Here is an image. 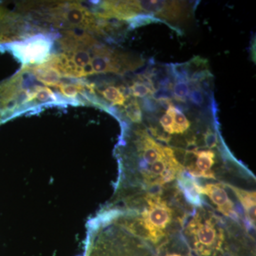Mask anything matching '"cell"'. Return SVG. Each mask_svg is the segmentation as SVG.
Returning a JSON list of instances; mask_svg holds the SVG:
<instances>
[{
    "label": "cell",
    "instance_id": "1",
    "mask_svg": "<svg viewBox=\"0 0 256 256\" xmlns=\"http://www.w3.org/2000/svg\"><path fill=\"white\" fill-rule=\"evenodd\" d=\"M202 201L180 183L168 188L114 192L102 210L154 250L181 234L195 205Z\"/></svg>",
    "mask_w": 256,
    "mask_h": 256
},
{
    "label": "cell",
    "instance_id": "2",
    "mask_svg": "<svg viewBox=\"0 0 256 256\" xmlns=\"http://www.w3.org/2000/svg\"><path fill=\"white\" fill-rule=\"evenodd\" d=\"M118 148L119 178L114 192L150 190L178 184L186 172L172 148L138 128Z\"/></svg>",
    "mask_w": 256,
    "mask_h": 256
},
{
    "label": "cell",
    "instance_id": "3",
    "mask_svg": "<svg viewBox=\"0 0 256 256\" xmlns=\"http://www.w3.org/2000/svg\"><path fill=\"white\" fill-rule=\"evenodd\" d=\"M236 222L226 220L210 204L195 205L181 234L196 256H220L228 246Z\"/></svg>",
    "mask_w": 256,
    "mask_h": 256
},
{
    "label": "cell",
    "instance_id": "4",
    "mask_svg": "<svg viewBox=\"0 0 256 256\" xmlns=\"http://www.w3.org/2000/svg\"><path fill=\"white\" fill-rule=\"evenodd\" d=\"M16 10L30 21L42 22L64 31H82L102 34L110 28L106 20L84 6L82 2L18 3Z\"/></svg>",
    "mask_w": 256,
    "mask_h": 256
},
{
    "label": "cell",
    "instance_id": "5",
    "mask_svg": "<svg viewBox=\"0 0 256 256\" xmlns=\"http://www.w3.org/2000/svg\"><path fill=\"white\" fill-rule=\"evenodd\" d=\"M84 256H156V254L101 210L88 224Z\"/></svg>",
    "mask_w": 256,
    "mask_h": 256
},
{
    "label": "cell",
    "instance_id": "6",
    "mask_svg": "<svg viewBox=\"0 0 256 256\" xmlns=\"http://www.w3.org/2000/svg\"><path fill=\"white\" fill-rule=\"evenodd\" d=\"M36 80L31 66H23L14 76L0 82V124L28 111L42 108L36 98L42 84Z\"/></svg>",
    "mask_w": 256,
    "mask_h": 256
},
{
    "label": "cell",
    "instance_id": "7",
    "mask_svg": "<svg viewBox=\"0 0 256 256\" xmlns=\"http://www.w3.org/2000/svg\"><path fill=\"white\" fill-rule=\"evenodd\" d=\"M53 40V34H37L3 46L11 52L23 66H36L45 63L52 55Z\"/></svg>",
    "mask_w": 256,
    "mask_h": 256
},
{
    "label": "cell",
    "instance_id": "8",
    "mask_svg": "<svg viewBox=\"0 0 256 256\" xmlns=\"http://www.w3.org/2000/svg\"><path fill=\"white\" fill-rule=\"evenodd\" d=\"M46 32L44 28L32 24L18 10L13 11L0 3V44L21 41L37 34Z\"/></svg>",
    "mask_w": 256,
    "mask_h": 256
},
{
    "label": "cell",
    "instance_id": "9",
    "mask_svg": "<svg viewBox=\"0 0 256 256\" xmlns=\"http://www.w3.org/2000/svg\"><path fill=\"white\" fill-rule=\"evenodd\" d=\"M194 188L198 195L208 198L217 213L222 214L224 218L226 217L227 220L245 226L247 228L244 217L223 182H208L204 184H201L194 180Z\"/></svg>",
    "mask_w": 256,
    "mask_h": 256
},
{
    "label": "cell",
    "instance_id": "10",
    "mask_svg": "<svg viewBox=\"0 0 256 256\" xmlns=\"http://www.w3.org/2000/svg\"><path fill=\"white\" fill-rule=\"evenodd\" d=\"M220 256H256L255 238L244 226L237 224L228 246Z\"/></svg>",
    "mask_w": 256,
    "mask_h": 256
},
{
    "label": "cell",
    "instance_id": "11",
    "mask_svg": "<svg viewBox=\"0 0 256 256\" xmlns=\"http://www.w3.org/2000/svg\"><path fill=\"white\" fill-rule=\"evenodd\" d=\"M136 12L143 11L151 14L158 15L170 20H178L182 12V4L180 2L173 1H131Z\"/></svg>",
    "mask_w": 256,
    "mask_h": 256
},
{
    "label": "cell",
    "instance_id": "12",
    "mask_svg": "<svg viewBox=\"0 0 256 256\" xmlns=\"http://www.w3.org/2000/svg\"><path fill=\"white\" fill-rule=\"evenodd\" d=\"M224 184L232 190L240 203L248 230L254 232L256 230V192L239 188L233 184Z\"/></svg>",
    "mask_w": 256,
    "mask_h": 256
},
{
    "label": "cell",
    "instance_id": "13",
    "mask_svg": "<svg viewBox=\"0 0 256 256\" xmlns=\"http://www.w3.org/2000/svg\"><path fill=\"white\" fill-rule=\"evenodd\" d=\"M156 254V256H196L188 246L181 234L160 247Z\"/></svg>",
    "mask_w": 256,
    "mask_h": 256
},
{
    "label": "cell",
    "instance_id": "14",
    "mask_svg": "<svg viewBox=\"0 0 256 256\" xmlns=\"http://www.w3.org/2000/svg\"><path fill=\"white\" fill-rule=\"evenodd\" d=\"M96 94H99L106 101L110 102L112 106H124L127 101V98L122 94L120 88L114 86H108L104 88L102 90L94 87Z\"/></svg>",
    "mask_w": 256,
    "mask_h": 256
},
{
    "label": "cell",
    "instance_id": "15",
    "mask_svg": "<svg viewBox=\"0 0 256 256\" xmlns=\"http://www.w3.org/2000/svg\"><path fill=\"white\" fill-rule=\"evenodd\" d=\"M124 106V114L131 122L138 124L142 122V110L137 99H130Z\"/></svg>",
    "mask_w": 256,
    "mask_h": 256
},
{
    "label": "cell",
    "instance_id": "16",
    "mask_svg": "<svg viewBox=\"0 0 256 256\" xmlns=\"http://www.w3.org/2000/svg\"><path fill=\"white\" fill-rule=\"evenodd\" d=\"M190 92V86L188 82H175L172 88L173 97L176 100L184 102L186 98Z\"/></svg>",
    "mask_w": 256,
    "mask_h": 256
},
{
    "label": "cell",
    "instance_id": "17",
    "mask_svg": "<svg viewBox=\"0 0 256 256\" xmlns=\"http://www.w3.org/2000/svg\"><path fill=\"white\" fill-rule=\"evenodd\" d=\"M129 90L130 95L134 98H144L152 94L151 89L140 80L133 82Z\"/></svg>",
    "mask_w": 256,
    "mask_h": 256
},
{
    "label": "cell",
    "instance_id": "18",
    "mask_svg": "<svg viewBox=\"0 0 256 256\" xmlns=\"http://www.w3.org/2000/svg\"><path fill=\"white\" fill-rule=\"evenodd\" d=\"M153 98L156 100L161 101L163 100H171L173 97V94L169 88H160L156 89L152 94Z\"/></svg>",
    "mask_w": 256,
    "mask_h": 256
},
{
    "label": "cell",
    "instance_id": "19",
    "mask_svg": "<svg viewBox=\"0 0 256 256\" xmlns=\"http://www.w3.org/2000/svg\"><path fill=\"white\" fill-rule=\"evenodd\" d=\"M190 100L193 102L194 105L202 106L203 105L204 98L203 92L200 89H194L188 94Z\"/></svg>",
    "mask_w": 256,
    "mask_h": 256
},
{
    "label": "cell",
    "instance_id": "20",
    "mask_svg": "<svg viewBox=\"0 0 256 256\" xmlns=\"http://www.w3.org/2000/svg\"><path fill=\"white\" fill-rule=\"evenodd\" d=\"M143 108H144V110L150 111L156 110L158 108H156V105L153 102L152 99H151L150 98H146L144 100H143Z\"/></svg>",
    "mask_w": 256,
    "mask_h": 256
}]
</instances>
